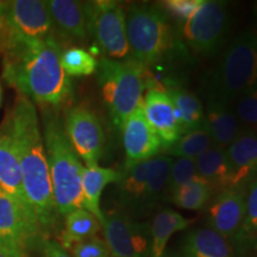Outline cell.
Masks as SVG:
<instances>
[{"label": "cell", "instance_id": "cell-39", "mask_svg": "<svg viewBox=\"0 0 257 257\" xmlns=\"http://www.w3.org/2000/svg\"><path fill=\"white\" fill-rule=\"evenodd\" d=\"M0 31H2V3H0Z\"/></svg>", "mask_w": 257, "mask_h": 257}, {"label": "cell", "instance_id": "cell-29", "mask_svg": "<svg viewBox=\"0 0 257 257\" xmlns=\"http://www.w3.org/2000/svg\"><path fill=\"white\" fill-rule=\"evenodd\" d=\"M211 186L200 176L176 189L170 197L176 206L189 211L201 210L211 198Z\"/></svg>", "mask_w": 257, "mask_h": 257}, {"label": "cell", "instance_id": "cell-5", "mask_svg": "<svg viewBox=\"0 0 257 257\" xmlns=\"http://www.w3.org/2000/svg\"><path fill=\"white\" fill-rule=\"evenodd\" d=\"M98 81L111 119L118 130L140 102L147 88L148 73L133 57L113 60L102 57L98 62Z\"/></svg>", "mask_w": 257, "mask_h": 257}, {"label": "cell", "instance_id": "cell-4", "mask_svg": "<svg viewBox=\"0 0 257 257\" xmlns=\"http://www.w3.org/2000/svg\"><path fill=\"white\" fill-rule=\"evenodd\" d=\"M208 83V98L231 105L257 87L256 31L240 32L224 48Z\"/></svg>", "mask_w": 257, "mask_h": 257}, {"label": "cell", "instance_id": "cell-8", "mask_svg": "<svg viewBox=\"0 0 257 257\" xmlns=\"http://www.w3.org/2000/svg\"><path fill=\"white\" fill-rule=\"evenodd\" d=\"M173 159L156 156L121 173L120 200L125 207L148 211L155 206L167 191Z\"/></svg>", "mask_w": 257, "mask_h": 257}, {"label": "cell", "instance_id": "cell-1", "mask_svg": "<svg viewBox=\"0 0 257 257\" xmlns=\"http://www.w3.org/2000/svg\"><path fill=\"white\" fill-rule=\"evenodd\" d=\"M5 130L14 141L22 169L25 199L36 214L42 231H49L60 216L54 200L46 147L34 102L21 95L16 100Z\"/></svg>", "mask_w": 257, "mask_h": 257}, {"label": "cell", "instance_id": "cell-28", "mask_svg": "<svg viewBox=\"0 0 257 257\" xmlns=\"http://www.w3.org/2000/svg\"><path fill=\"white\" fill-rule=\"evenodd\" d=\"M213 141L207 128L195 130L192 133L182 135L172 147L163 150L166 156L178 157V159H197L199 155L206 152L208 148L213 146Z\"/></svg>", "mask_w": 257, "mask_h": 257}, {"label": "cell", "instance_id": "cell-2", "mask_svg": "<svg viewBox=\"0 0 257 257\" xmlns=\"http://www.w3.org/2000/svg\"><path fill=\"white\" fill-rule=\"evenodd\" d=\"M62 49L55 36L6 48L3 76L21 95L44 107L64 104L73 93L72 80L61 63Z\"/></svg>", "mask_w": 257, "mask_h": 257}, {"label": "cell", "instance_id": "cell-30", "mask_svg": "<svg viewBox=\"0 0 257 257\" xmlns=\"http://www.w3.org/2000/svg\"><path fill=\"white\" fill-rule=\"evenodd\" d=\"M61 63L69 76H88L98 69V61L91 53L81 48H70L62 51Z\"/></svg>", "mask_w": 257, "mask_h": 257}, {"label": "cell", "instance_id": "cell-18", "mask_svg": "<svg viewBox=\"0 0 257 257\" xmlns=\"http://www.w3.org/2000/svg\"><path fill=\"white\" fill-rule=\"evenodd\" d=\"M206 128L216 146L226 148L243 130L233 105L208 98L205 111Z\"/></svg>", "mask_w": 257, "mask_h": 257}, {"label": "cell", "instance_id": "cell-19", "mask_svg": "<svg viewBox=\"0 0 257 257\" xmlns=\"http://www.w3.org/2000/svg\"><path fill=\"white\" fill-rule=\"evenodd\" d=\"M54 27L64 36L73 40H86L88 35L85 3L75 0L47 2Z\"/></svg>", "mask_w": 257, "mask_h": 257}, {"label": "cell", "instance_id": "cell-32", "mask_svg": "<svg viewBox=\"0 0 257 257\" xmlns=\"http://www.w3.org/2000/svg\"><path fill=\"white\" fill-rule=\"evenodd\" d=\"M240 125L243 128L256 130L257 127V87L239 96L233 104Z\"/></svg>", "mask_w": 257, "mask_h": 257}, {"label": "cell", "instance_id": "cell-12", "mask_svg": "<svg viewBox=\"0 0 257 257\" xmlns=\"http://www.w3.org/2000/svg\"><path fill=\"white\" fill-rule=\"evenodd\" d=\"M105 242L112 257H150V226L120 211L104 216Z\"/></svg>", "mask_w": 257, "mask_h": 257}, {"label": "cell", "instance_id": "cell-20", "mask_svg": "<svg viewBox=\"0 0 257 257\" xmlns=\"http://www.w3.org/2000/svg\"><path fill=\"white\" fill-rule=\"evenodd\" d=\"M121 173L102 167H86L82 170L83 208L96 217L102 224L104 213L100 208V199L104 188L113 182H119Z\"/></svg>", "mask_w": 257, "mask_h": 257}, {"label": "cell", "instance_id": "cell-36", "mask_svg": "<svg viewBox=\"0 0 257 257\" xmlns=\"http://www.w3.org/2000/svg\"><path fill=\"white\" fill-rule=\"evenodd\" d=\"M0 257H27V251L0 243Z\"/></svg>", "mask_w": 257, "mask_h": 257}, {"label": "cell", "instance_id": "cell-7", "mask_svg": "<svg viewBox=\"0 0 257 257\" xmlns=\"http://www.w3.org/2000/svg\"><path fill=\"white\" fill-rule=\"evenodd\" d=\"M53 19L47 2L12 0L2 3L0 40L5 49L46 40L53 36Z\"/></svg>", "mask_w": 257, "mask_h": 257}, {"label": "cell", "instance_id": "cell-9", "mask_svg": "<svg viewBox=\"0 0 257 257\" xmlns=\"http://www.w3.org/2000/svg\"><path fill=\"white\" fill-rule=\"evenodd\" d=\"M88 35L106 57L113 60L131 59L126 36V11L119 3L96 0L85 3Z\"/></svg>", "mask_w": 257, "mask_h": 257}, {"label": "cell", "instance_id": "cell-31", "mask_svg": "<svg viewBox=\"0 0 257 257\" xmlns=\"http://www.w3.org/2000/svg\"><path fill=\"white\" fill-rule=\"evenodd\" d=\"M197 167L194 159H176L173 160L169 172V181L167 186V191L172 195L176 189L198 178Z\"/></svg>", "mask_w": 257, "mask_h": 257}, {"label": "cell", "instance_id": "cell-6", "mask_svg": "<svg viewBox=\"0 0 257 257\" xmlns=\"http://www.w3.org/2000/svg\"><path fill=\"white\" fill-rule=\"evenodd\" d=\"M131 57L144 68L155 66L174 48V31L159 6L135 4L126 11Z\"/></svg>", "mask_w": 257, "mask_h": 257}, {"label": "cell", "instance_id": "cell-24", "mask_svg": "<svg viewBox=\"0 0 257 257\" xmlns=\"http://www.w3.org/2000/svg\"><path fill=\"white\" fill-rule=\"evenodd\" d=\"M192 223V219L185 218L174 210L163 208L160 211L150 225V257H162L170 237L187 229Z\"/></svg>", "mask_w": 257, "mask_h": 257}, {"label": "cell", "instance_id": "cell-22", "mask_svg": "<svg viewBox=\"0 0 257 257\" xmlns=\"http://www.w3.org/2000/svg\"><path fill=\"white\" fill-rule=\"evenodd\" d=\"M0 188L28 204L17 152L14 141L5 128L0 134Z\"/></svg>", "mask_w": 257, "mask_h": 257}, {"label": "cell", "instance_id": "cell-25", "mask_svg": "<svg viewBox=\"0 0 257 257\" xmlns=\"http://www.w3.org/2000/svg\"><path fill=\"white\" fill-rule=\"evenodd\" d=\"M198 175L204 179L211 187L229 188L231 185V173L226 149L223 147L213 146L195 159Z\"/></svg>", "mask_w": 257, "mask_h": 257}, {"label": "cell", "instance_id": "cell-35", "mask_svg": "<svg viewBox=\"0 0 257 257\" xmlns=\"http://www.w3.org/2000/svg\"><path fill=\"white\" fill-rule=\"evenodd\" d=\"M42 256L43 257H72L56 240L46 239L42 243Z\"/></svg>", "mask_w": 257, "mask_h": 257}, {"label": "cell", "instance_id": "cell-33", "mask_svg": "<svg viewBox=\"0 0 257 257\" xmlns=\"http://www.w3.org/2000/svg\"><path fill=\"white\" fill-rule=\"evenodd\" d=\"M202 0H166L157 5L167 17H172L179 25L186 23L197 12Z\"/></svg>", "mask_w": 257, "mask_h": 257}, {"label": "cell", "instance_id": "cell-14", "mask_svg": "<svg viewBox=\"0 0 257 257\" xmlns=\"http://www.w3.org/2000/svg\"><path fill=\"white\" fill-rule=\"evenodd\" d=\"M120 131L125 152L124 172L154 159L161 152V141L147 119L143 100L128 115Z\"/></svg>", "mask_w": 257, "mask_h": 257}, {"label": "cell", "instance_id": "cell-10", "mask_svg": "<svg viewBox=\"0 0 257 257\" xmlns=\"http://www.w3.org/2000/svg\"><path fill=\"white\" fill-rule=\"evenodd\" d=\"M229 25L227 3L202 0L197 12L180 28L182 36L193 50L210 56L224 47Z\"/></svg>", "mask_w": 257, "mask_h": 257}, {"label": "cell", "instance_id": "cell-16", "mask_svg": "<svg viewBox=\"0 0 257 257\" xmlns=\"http://www.w3.org/2000/svg\"><path fill=\"white\" fill-rule=\"evenodd\" d=\"M245 187L221 189L208 208V229L220 234L229 243H233L242 226L245 213Z\"/></svg>", "mask_w": 257, "mask_h": 257}, {"label": "cell", "instance_id": "cell-17", "mask_svg": "<svg viewBox=\"0 0 257 257\" xmlns=\"http://www.w3.org/2000/svg\"><path fill=\"white\" fill-rule=\"evenodd\" d=\"M230 187H245L257 179V131L243 128L226 148Z\"/></svg>", "mask_w": 257, "mask_h": 257}, {"label": "cell", "instance_id": "cell-11", "mask_svg": "<svg viewBox=\"0 0 257 257\" xmlns=\"http://www.w3.org/2000/svg\"><path fill=\"white\" fill-rule=\"evenodd\" d=\"M42 232L30 205L0 188V243L27 251Z\"/></svg>", "mask_w": 257, "mask_h": 257}, {"label": "cell", "instance_id": "cell-37", "mask_svg": "<svg viewBox=\"0 0 257 257\" xmlns=\"http://www.w3.org/2000/svg\"><path fill=\"white\" fill-rule=\"evenodd\" d=\"M162 257H188L186 256L182 251H169V252H165Z\"/></svg>", "mask_w": 257, "mask_h": 257}, {"label": "cell", "instance_id": "cell-23", "mask_svg": "<svg viewBox=\"0 0 257 257\" xmlns=\"http://www.w3.org/2000/svg\"><path fill=\"white\" fill-rule=\"evenodd\" d=\"M181 251L188 257H234L230 243L208 227L189 231Z\"/></svg>", "mask_w": 257, "mask_h": 257}, {"label": "cell", "instance_id": "cell-21", "mask_svg": "<svg viewBox=\"0 0 257 257\" xmlns=\"http://www.w3.org/2000/svg\"><path fill=\"white\" fill-rule=\"evenodd\" d=\"M166 92L174 105L181 136L206 128L205 110L197 95L179 86H169Z\"/></svg>", "mask_w": 257, "mask_h": 257}, {"label": "cell", "instance_id": "cell-3", "mask_svg": "<svg viewBox=\"0 0 257 257\" xmlns=\"http://www.w3.org/2000/svg\"><path fill=\"white\" fill-rule=\"evenodd\" d=\"M44 147L49 165L54 200L60 216L83 208L82 166L57 118L46 117Z\"/></svg>", "mask_w": 257, "mask_h": 257}, {"label": "cell", "instance_id": "cell-15", "mask_svg": "<svg viewBox=\"0 0 257 257\" xmlns=\"http://www.w3.org/2000/svg\"><path fill=\"white\" fill-rule=\"evenodd\" d=\"M144 113L153 130L161 141L165 150L172 147L181 137L178 117L172 100L167 94L165 86L148 75L147 93L143 96Z\"/></svg>", "mask_w": 257, "mask_h": 257}, {"label": "cell", "instance_id": "cell-27", "mask_svg": "<svg viewBox=\"0 0 257 257\" xmlns=\"http://www.w3.org/2000/svg\"><path fill=\"white\" fill-rule=\"evenodd\" d=\"M257 244V179L249 185L246 193L245 213L242 226L233 240L239 252H246Z\"/></svg>", "mask_w": 257, "mask_h": 257}, {"label": "cell", "instance_id": "cell-13", "mask_svg": "<svg viewBox=\"0 0 257 257\" xmlns=\"http://www.w3.org/2000/svg\"><path fill=\"white\" fill-rule=\"evenodd\" d=\"M64 131L70 144L86 167H96L102 156L105 135L94 112L86 106H76L68 111Z\"/></svg>", "mask_w": 257, "mask_h": 257}, {"label": "cell", "instance_id": "cell-34", "mask_svg": "<svg viewBox=\"0 0 257 257\" xmlns=\"http://www.w3.org/2000/svg\"><path fill=\"white\" fill-rule=\"evenodd\" d=\"M69 250L72 257H112L107 244L96 236L74 244Z\"/></svg>", "mask_w": 257, "mask_h": 257}, {"label": "cell", "instance_id": "cell-26", "mask_svg": "<svg viewBox=\"0 0 257 257\" xmlns=\"http://www.w3.org/2000/svg\"><path fill=\"white\" fill-rule=\"evenodd\" d=\"M100 227L101 223L98 218L85 208L70 212L66 216L64 230L60 237L61 246L67 251L74 244L94 237Z\"/></svg>", "mask_w": 257, "mask_h": 257}, {"label": "cell", "instance_id": "cell-38", "mask_svg": "<svg viewBox=\"0 0 257 257\" xmlns=\"http://www.w3.org/2000/svg\"><path fill=\"white\" fill-rule=\"evenodd\" d=\"M2 102H3V89H2V86H0V106H2Z\"/></svg>", "mask_w": 257, "mask_h": 257}]
</instances>
